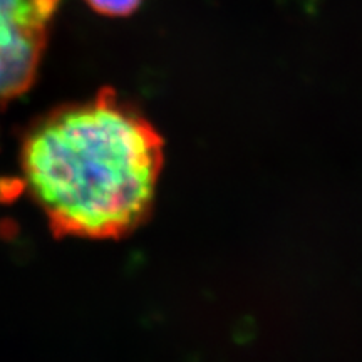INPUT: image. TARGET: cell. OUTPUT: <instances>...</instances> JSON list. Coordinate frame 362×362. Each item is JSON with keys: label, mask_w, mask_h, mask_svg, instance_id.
I'll use <instances>...</instances> for the list:
<instances>
[{"label": "cell", "mask_w": 362, "mask_h": 362, "mask_svg": "<svg viewBox=\"0 0 362 362\" xmlns=\"http://www.w3.org/2000/svg\"><path fill=\"white\" fill-rule=\"evenodd\" d=\"M165 141L111 88L54 107L25 131L27 192L56 237L121 238L148 220Z\"/></svg>", "instance_id": "cell-1"}, {"label": "cell", "mask_w": 362, "mask_h": 362, "mask_svg": "<svg viewBox=\"0 0 362 362\" xmlns=\"http://www.w3.org/2000/svg\"><path fill=\"white\" fill-rule=\"evenodd\" d=\"M61 0H0V107L33 88Z\"/></svg>", "instance_id": "cell-2"}, {"label": "cell", "mask_w": 362, "mask_h": 362, "mask_svg": "<svg viewBox=\"0 0 362 362\" xmlns=\"http://www.w3.org/2000/svg\"><path fill=\"white\" fill-rule=\"evenodd\" d=\"M96 13L106 17H128L138 11L144 0H84Z\"/></svg>", "instance_id": "cell-3"}]
</instances>
